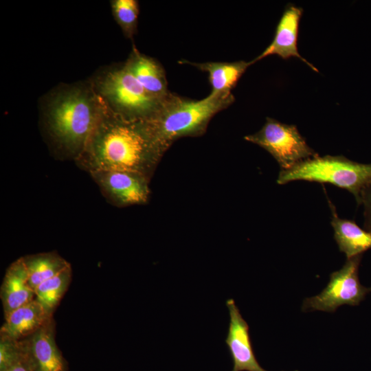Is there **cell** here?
<instances>
[{
	"instance_id": "obj_3",
	"label": "cell",
	"mask_w": 371,
	"mask_h": 371,
	"mask_svg": "<svg viewBox=\"0 0 371 371\" xmlns=\"http://www.w3.org/2000/svg\"><path fill=\"white\" fill-rule=\"evenodd\" d=\"M234 101L232 93H210L202 100H193L169 92L155 114L146 122L168 150L179 138L203 135L212 118Z\"/></svg>"
},
{
	"instance_id": "obj_19",
	"label": "cell",
	"mask_w": 371,
	"mask_h": 371,
	"mask_svg": "<svg viewBox=\"0 0 371 371\" xmlns=\"http://www.w3.org/2000/svg\"><path fill=\"white\" fill-rule=\"evenodd\" d=\"M110 5L112 15L124 36L133 41L137 28L139 2L136 0H111Z\"/></svg>"
},
{
	"instance_id": "obj_11",
	"label": "cell",
	"mask_w": 371,
	"mask_h": 371,
	"mask_svg": "<svg viewBox=\"0 0 371 371\" xmlns=\"http://www.w3.org/2000/svg\"><path fill=\"white\" fill-rule=\"evenodd\" d=\"M124 64L144 89L154 98L161 100L169 93L162 65L155 58L140 52L135 45Z\"/></svg>"
},
{
	"instance_id": "obj_6",
	"label": "cell",
	"mask_w": 371,
	"mask_h": 371,
	"mask_svg": "<svg viewBox=\"0 0 371 371\" xmlns=\"http://www.w3.org/2000/svg\"><path fill=\"white\" fill-rule=\"evenodd\" d=\"M363 255L347 258L343 267L333 272L326 286L320 293L304 300V313L321 311L334 313L342 305L358 306L371 292L370 287L362 285L359 268Z\"/></svg>"
},
{
	"instance_id": "obj_12",
	"label": "cell",
	"mask_w": 371,
	"mask_h": 371,
	"mask_svg": "<svg viewBox=\"0 0 371 371\" xmlns=\"http://www.w3.org/2000/svg\"><path fill=\"white\" fill-rule=\"evenodd\" d=\"M4 316L35 298L28 284V273L23 257L14 261L7 269L0 289Z\"/></svg>"
},
{
	"instance_id": "obj_1",
	"label": "cell",
	"mask_w": 371,
	"mask_h": 371,
	"mask_svg": "<svg viewBox=\"0 0 371 371\" xmlns=\"http://www.w3.org/2000/svg\"><path fill=\"white\" fill-rule=\"evenodd\" d=\"M166 151L146 121L127 120L105 107L75 162L89 173L128 171L150 179Z\"/></svg>"
},
{
	"instance_id": "obj_18",
	"label": "cell",
	"mask_w": 371,
	"mask_h": 371,
	"mask_svg": "<svg viewBox=\"0 0 371 371\" xmlns=\"http://www.w3.org/2000/svg\"><path fill=\"white\" fill-rule=\"evenodd\" d=\"M71 265L55 276L40 284L34 291L35 299L49 316L69 287L71 280Z\"/></svg>"
},
{
	"instance_id": "obj_10",
	"label": "cell",
	"mask_w": 371,
	"mask_h": 371,
	"mask_svg": "<svg viewBox=\"0 0 371 371\" xmlns=\"http://www.w3.org/2000/svg\"><path fill=\"white\" fill-rule=\"evenodd\" d=\"M302 14L300 8L288 6L284 10L277 25L276 34L270 45L252 63L271 55H278L283 59L296 57L302 60L311 69L318 71L316 68L302 58L297 50V35L299 23Z\"/></svg>"
},
{
	"instance_id": "obj_5",
	"label": "cell",
	"mask_w": 371,
	"mask_h": 371,
	"mask_svg": "<svg viewBox=\"0 0 371 371\" xmlns=\"http://www.w3.org/2000/svg\"><path fill=\"white\" fill-rule=\"evenodd\" d=\"M297 180L329 183L346 189L359 205L361 190L371 183V164L355 162L343 156L318 155L289 170H281L277 183L283 185Z\"/></svg>"
},
{
	"instance_id": "obj_7",
	"label": "cell",
	"mask_w": 371,
	"mask_h": 371,
	"mask_svg": "<svg viewBox=\"0 0 371 371\" xmlns=\"http://www.w3.org/2000/svg\"><path fill=\"white\" fill-rule=\"evenodd\" d=\"M245 139L269 152L281 170H289L297 164L318 155L306 144L297 127L267 117L258 132L246 135Z\"/></svg>"
},
{
	"instance_id": "obj_16",
	"label": "cell",
	"mask_w": 371,
	"mask_h": 371,
	"mask_svg": "<svg viewBox=\"0 0 371 371\" xmlns=\"http://www.w3.org/2000/svg\"><path fill=\"white\" fill-rule=\"evenodd\" d=\"M192 65L208 74L209 81L212 87L211 93H231L237 82L246 69L253 64L249 62L239 60L232 63L207 62L192 63L187 60L180 61Z\"/></svg>"
},
{
	"instance_id": "obj_14",
	"label": "cell",
	"mask_w": 371,
	"mask_h": 371,
	"mask_svg": "<svg viewBox=\"0 0 371 371\" xmlns=\"http://www.w3.org/2000/svg\"><path fill=\"white\" fill-rule=\"evenodd\" d=\"M52 318L34 298L13 311L1 327L0 336L14 340L27 338Z\"/></svg>"
},
{
	"instance_id": "obj_8",
	"label": "cell",
	"mask_w": 371,
	"mask_h": 371,
	"mask_svg": "<svg viewBox=\"0 0 371 371\" xmlns=\"http://www.w3.org/2000/svg\"><path fill=\"white\" fill-rule=\"evenodd\" d=\"M89 174L106 199L116 207L144 205L149 200L150 179L141 174L120 170H98Z\"/></svg>"
},
{
	"instance_id": "obj_2",
	"label": "cell",
	"mask_w": 371,
	"mask_h": 371,
	"mask_svg": "<svg viewBox=\"0 0 371 371\" xmlns=\"http://www.w3.org/2000/svg\"><path fill=\"white\" fill-rule=\"evenodd\" d=\"M43 133L58 157L80 156L105 106L89 79L55 86L39 101Z\"/></svg>"
},
{
	"instance_id": "obj_22",
	"label": "cell",
	"mask_w": 371,
	"mask_h": 371,
	"mask_svg": "<svg viewBox=\"0 0 371 371\" xmlns=\"http://www.w3.org/2000/svg\"><path fill=\"white\" fill-rule=\"evenodd\" d=\"M5 371H36L35 366L30 352L28 341L27 348L21 358Z\"/></svg>"
},
{
	"instance_id": "obj_23",
	"label": "cell",
	"mask_w": 371,
	"mask_h": 371,
	"mask_svg": "<svg viewBox=\"0 0 371 371\" xmlns=\"http://www.w3.org/2000/svg\"><path fill=\"white\" fill-rule=\"evenodd\" d=\"M371 288V287H370Z\"/></svg>"
},
{
	"instance_id": "obj_20",
	"label": "cell",
	"mask_w": 371,
	"mask_h": 371,
	"mask_svg": "<svg viewBox=\"0 0 371 371\" xmlns=\"http://www.w3.org/2000/svg\"><path fill=\"white\" fill-rule=\"evenodd\" d=\"M27 346V338L18 341L0 336V371H5L16 363Z\"/></svg>"
},
{
	"instance_id": "obj_15",
	"label": "cell",
	"mask_w": 371,
	"mask_h": 371,
	"mask_svg": "<svg viewBox=\"0 0 371 371\" xmlns=\"http://www.w3.org/2000/svg\"><path fill=\"white\" fill-rule=\"evenodd\" d=\"M332 212L331 225L334 238L341 252L350 258L371 249V232L361 228L351 220L339 217L335 207L328 201Z\"/></svg>"
},
{
	"instance_id": "obj_13",
	"label": "cell",
	"mask_w": 371,
	"mask_h": 371,
	"mask_svg": "<svg viewBox=\"0 0 371 371\" xmlns=\"http://www.w3.org/2000/svg\"><path fill=\"white\" fill-rule=\"evenodd\" d=\"M27 339L36 371H64L65 362L55 341L53 318Z\"/></svg>"
},
{
	"instance_id": "obj_4",
	"label": "cell",
	"mask_w": 371,
	"mask_h": 371,
	"mask_svg": "<svg viewBox=\"0 0 371 371\" xmlns=\"http://www.w3.org/2000/svg\"><path fill=\"white\" fill-rule=\"evenodd\" d=\"M89 79L106 109L125 120L148 121L160 105L161 100L149 94L124 63L104 66Z\"/></svg>"
},
{
	"instance_id": "obj_9",
	"label": "cell",
	"mask_w": 371,
	"mask_h": 371,
	"mask_svg": "<svg viewBox=\"0 0 371 371\" xmlns=\"http://www.w3.org/2000/svg\"><path fill=\"white\" fill-rule=\"evenodd\" d=\"M229 323L225 344L232 361V371H268L258 363L254 354L249 326L233 299L226 301ZM297 371V370H295Z\"/></svg>"
},
{
	"instance_id": "obj_21",
	"label": "cell",
	"mask_w": 371,
	"mask_h": 371,
	"mask_svg": "<svg viewBox=\"0 0 371 371\" xmlns=\"http://www.w3.org/2000/svg\"><path fill=\"white\" fill-rule=\"evenodd\" d=\"M360 204L364 209L365 229L371 232V183L363 188L360 194Z\"/></svg>"
},
{
	"instance_id": "obj_17",
	"label": "cell",
	"mask_w": 371,
	"mask_h": 371,
	"mask_svg": "<svg viewBox=\"0 0 371 371\" xmlns=\"http://www.w3.org/2000/svg\"><path fill=\"white\" fill-rule=\"evenodd\" d=\"M28 284L35 291L44 281L55 276L70 265L56 252H45L23 257Z\"/></svg>"
}]
</instances>
